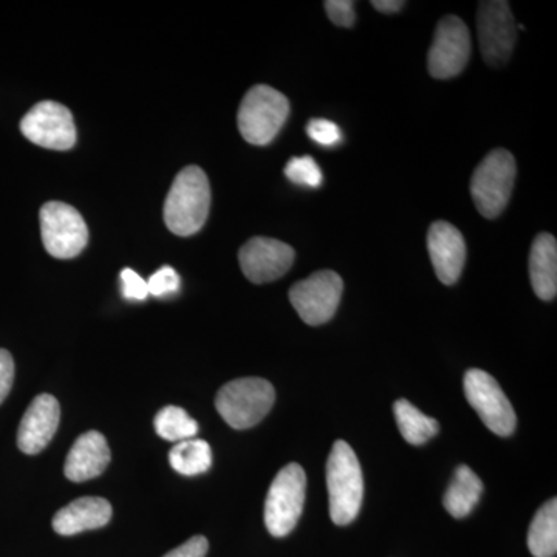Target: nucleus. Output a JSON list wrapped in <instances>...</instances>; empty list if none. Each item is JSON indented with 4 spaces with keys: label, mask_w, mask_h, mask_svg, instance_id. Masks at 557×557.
I'll list each match as a JSON object with an SVG mask.
<instances>
[{
    "label": "nucleus",
    "mask_w": 557,
    "mask_h": 557,
    "mask_svg": "<svg viewBox=\"0 0 557 557\" xmlns=\"http://www.w3.org/2000/svg\"><path fill=\"white\" fill-rule=\"evenodd\" d=\"M276 401L273 384L263 379L230 381L215 397V409L233 429H249L263 420Z\"/></svg>",
    "instance_id": "20e7f679"
},
{
    "label": "nucleus",
    "mask_w": 557,
    "mask_h": 557,
    "mask_svg": "<svg viewBox=\"0 0 557 557\" xmlns=\"http://www.w3.org/2000/svg\"><path fill=\"white\" fill-rule=\"evenodd\" d=\"M21 131L28 141L40 148L69 150L75 146L76 127L72 113L54 101H42L21 121Z\"/></svg>",
    "instance_id": "f8f14e48"
},
{
    "label": "nucleus",
    "mask_w": 557,
    "mask_h": 557,
    "mask_svg": "<svg viewBox=\"0 0 557 557\" xmlns=\"http://www.w3.org/2000/svg\"><path fill=\"white\" fill-rule=\"evenodd\" d=\"M108 440L98 431H89L73 443L65 458L64 474L72 482L81 483L97 479L110 463Z\"/></svg>",
    "instance_id": "dca6fc26"
},
{
    "label": "nucleus",
    "mask_w": 557,
    "mask_h": 557,
    "mask_svg": "<svg viewBox=\"0 0 557 557\" xmlns=\"http://www.w3.org/2000/svg\"><path fill=\"white\" fill-rule=\"evenodd\" d=\"M307 475L298 463H289L278 471L265 498L267 530L271 536L285 537L298 525L306 502Z\"/></svg>",
    "instance_id": "423d86ee"
},
{
    "label": "nucleus",
    "mask_w": 557,
    "mask_h": 557,
    "mask_svg": "<svg viewBox=\"0 0 557 557\" xmlns=\"http://www.w3.org/2000/svg\"><path fill=\"white\" fill-rule=\"evenodd\" d=\"M471 33L467 24L457 16L443 17L429 49V73L437 79L460 75L471 57Z\"/></svg>",
    "instance_id": "9b49d317"
},
{
    "label": "nucleus",
    "mask_w": 557,
    "mask_h": 557,
    "mask_svg": "<svg viewBox=\"0 0 557 557\" xmlns=\"http://www.w3.org/2000/svg\"><path fill=\"white\" fill-rule=\"evenodd\" d=\"M394 413L399 434L410 445H424V443L438 434V421L432 417L424 416L408 399H398L394 405Z\"/></svg>",
    "instance_id": "412c9836"
},
{
    "label": "nucleus",
    "mask_w": 557,
    "mask_h": 557,
    "mask_svg": "<svg viewBox=\"0 0 557 557\" xmlns=\"http://www.w3.org/2000/svg\"><path fill=\"white\" fill-rule=\"evenodd\" d=\"M343 278L330 270L318 271L289 288V302L309 325H322L335 317L343 298Z\"/></svg>",
    "instance_id": "6e6552de"
},
{
    "label": "nucleus",
    "mask_w": 557,
    "mask_h": 557,
    "mask_svg": "<svg viewBox=\"0 0 557 557\" xmlns=\"http://www.w3.org/2000/svg\"><path fill=\"white\" fill-rule=\"evenodd\" d=\"M112 515V505L106 498L81 497L60 509L51 525L61 536H75L108 525Z\"/></svg>",
    "instance_id": "f3484780"
},
{
    "label": "nucleus",
    "mask_w": 557,
    "mask_h": 557,
    "mask_svg": "<svg viewBox=\"0 0 557 557\" xmlns=\"http://www.w3.org/2000/svg\"><path fill=\"white\" fill-rule=\"evenodd\" d=\"M327 487L330 518L333 523L346 527L361 511L364 479L355 450L344 440L333 445L327 460Z\"/></svg>",
    "instance_id": "f03ea898"
},
{
    "label": "nucleus",
    "mask_w": 557,
    "mask_h": 557,
    "mask_svg": "<svg viewBox=\"0 0 557 557\" xmlns=\"http://www.w3.org/2000/svg\"><path fill=\"white\" fill-rule=\"evenodd\" d=\"M482 493L483 483L479 475L467 465H460L446 490L443 505L453 518L463 519L471 515Z\"/></svg>",
    "instance_id": "6ab92c4d"
},
{
    "label": "nucleus",
    "mask_w": 557,
    "mask_h": 557,
    "mask_svg": "<svg viewBox=\"0 0 557 557\" xmlns=\"http://www.w3.org/2000/svg\"><path fill=\"white\" fill-rule=\"evenodd\" d=\"M285 175L289 182L306 188H319L322 183L321 168L310 156L293 157L285 166Z\"/></svg>",
    "instance_id": "b1692460"
},
{
    "label": "nucleus",
    "mask_w": 557,
    "mask_h": 557,
    "mask_svg": "<svg viewBox=\"0 0 557 557\" xmlns=\"http://www.w3.org/2000/svg\"><path fill=\"white\" fill-rule=\"evenodd\" d=\"M307 134L314 143H318L319 146H325V148L339 145L341 139H343V132L339 127L333 121L324 119L311 120L307 124Z\"/></svg>",
    "instance_id": "393cba45"
},
{
    "label": "nucleus",
    "mask_w": 557,
    "mask_h": 557,
    "mask_svg": "<svg viewBox=\"0 0 557 557\" xmlns=\"http://www.w3.org/2000/svg\"><path fill=\"white\" fill-rule=\"evenodd\" d=\"M406 5V2H401V0H373L372 7L380 13H398L403 7Z\"/></svg>",
    "instance_id": "7c9ffc66"
},
{
    "label": "nucleus",
    "mask_w": 557,
    "mask_h": 557,
    "mask_svg": "<svg viewBox=\"0 0 557 557\" xmlns=\"http://www.w3.org/2000/svg\"><path fill=\"white\" fill-rule=\"evenodd\" d=\"M289 115L285 95L270 86H255L242 100L237 124L242 137L256 146L270 145Z\"/></svg>",
    "instance_id": "39448f33"
},
{
    "label": "nucleus",
    "mask_w": 557,
    "mask_h": 557,
    "mask_svg": "<svg viewBox=\"0 0 557 557\" xmlns=\"http://www.w3.org/2000/svg\"><path fill=\"white\" fill-rule=\"evenodd\" d=\"M60 420V401L53 395L42 394L33 399L17 431V446L22 453L36 456L46 449L57 434Z\"/></svg>",
    "instance_id": "2eb2a0df"
},
{
    "label": "nucleus",
    "mask_w": 557,
    "mask_h": 557,
    "mask_svg": "<svg viewBox=\"0 0 557 557\" xmlns=\"http://www.w3.org/2000/svg\"><path fill=\"white\" fill-rule=\"evenodd\" d=\"M480 50L494 67L507 64L518 39V25L505 0L480 2L478 13Z\"/></svg>",
    "instance_id": "9d476101"
},
{
    "label": "nucleus",
    "mask_w": 557,
    "mask_h": 557,
    "mask_svg": "<svg viewBox=\"0 0 557 557\" xmlns=\"http://www.w3.org/2000/svg\"><path fill=\"white\" fill-rule=\"evenodd\" d=\"M330 21L338 27L350 28L355 24V2L350 0H327L324 2Z\"/></svg>",
    "instance_id": "cd10ccee"
},
{
    "label": "nucleus",
    "mask_w": 557,
    "mask_h": 557,
    "mask_svg": "<svg viewBox=\"0 0 557 557\" xmlns=\"http://www.w3.org/2000/svg\"><path fill=\"white\" fill-rule=\"evenodd\" d=\"M528 548L534 557H555L557 553V500L552 498L534 516L528 531Z\"/></svg>",
    "instance_id": "aec40b11"
},
{
    "label": "nucleus",
    "mask_w": 557,
    "mask_h": 557,
    "mask_svg": "<svg viewBox=\"0 0 557 557\" xmlns=\"http://www.w3.org/2000/svg\"><path fill=\"white\" fill-rule=\"evenodd\" d=\"M516 174L515 157L507 149L493 150L475 168L471 196L483 218L496 219L505 211L515 189Z\"/></svg>",
    "instance_id": "7ed1b4c3"
},
{
    "label": "nucleus",
    "mask_w": 557,
    "mask_h": 557,
    "mask_svg": "<svg viewBox=\"0 0 557 557\" xmlns=\"http://www.w3.org/2000/svg\"><path fill=\"white\" fill-rule=\"evenodd\" d=\"M211 207L207 174L197 166L185 168L164 201V222L177 236L188 237L203 228Z\"/></svg>",
    "instance_id": "f257e3e1"
},
{
    "label": "nucleus",
    "mask_w": 557,
    "mask_h": 557,
    "mask_svg": "<svg viewBox=\"0 0 557 557\" xmlns=\"http://www.w3.org/2000/svg\"><path fill=\"white\" fill-rule=\"evenodd\" d=\"M170 463L174 471L186 478L205 474L212 467L211 446L205 440H183L171 449Z\"/></svg>",
    "instance_id": "4be33fe9"
},
{
    "label": "nucleus",
    "mask_w": 557,
    "mask_h": 557,
    "mask_svg": "<svg viewBox=\"0 0 557 557\" xmlns=\"http://www.w3.org/2000/svg\"><path fill=\"white\" fill-rule=\"evenodd\" d=\"M153 426L159 437L166 442H183L194 438L199 432V424L189 417L185 409L177 406H166L160 410L153 420Z\"/></svg>",
    "instance_id": "5701e85b"
},
{
    "label": "nucleus",
    "mask_w": 557,
    "mask_h": 557,
    "mask_svg": "<svg viewBox=\"0 0 557 557\" xmlns=\"http://www.w3.org/2000/svg\"><path fill=\"white\" fill-rule=\"evenodd\" d=\"M39 220L44 247L53 258H76L86 248L89 230L75 208L62 201H49L40 209Z\"/></svg>",
    "instance_id": "0eeeda50"
},
{
    "label": "nucleus",
    "mask_w": 557,
    "mask_h": 557,
    "mask_svg": "<svg viewBox=\"0 0 557 557\" xmlns=\"http://www.w3.org/2000/svg\"><path fill=\"white\" fill-rule=\"evenodd\" d=\"M530 277L539 299L553 300L557 295V242L548 233L539 234L530 255Z\"/></svg>",
    "instance_id": "a211bd4d"
},
{
    "label": "nucleus",
    "mask_w": 557,
    "mask_h": 557,
    "mask_svg": "<svg viewBox=\"0 0 557 557\" xmlns=\"http://www.w3.org/2000/svg\"><path fill=\"white\" fill-rule=\"evenodd\" d=\"M14 381V361L9 350L0 348V405L9 397Z\"/></svg>",
    "instance_id": "c85d7f7f"
},
{
    "label": "nucleus",
    "mask_w": 557,
    "mask_h": 557,
    "mask_svg": "<svg viewBox=\"0 0 557 557\" xmlns=\"http://www.w3.org/2000/svg\"><path fill=\"white\" fill-rule=\"evenodd\" d=\"M208 548L207 537L194 536L163 557H207Z\"/></svg>",
    "instance_id": "c756f323"
},
{
    "label": "nucleus",
    "mask_w": 557,
    "mask_h": 557,
    "mask_svg": "<svg viewBox=\"0 0 557 557\" xmlns=\"http://www.w3.org/2000/svg\"><path fill=\"white\" fill-rule=\"evenodd\" d=\"M178 288L180 276L177 271L171 269V267H163L156 274H152L148 281L149 295L156 296V298H163V296L177 293Z\"/></svg>",
    "instance_id": "a878e982"
},
{
    "label": "nucleus",
    "mask_w": 557,
    "mask_h": 557,
    "mask_svg": "<svg viewBox=\"0 0 557 557\" xmlns=\"http://www.w3.org/2000/svg\"><path fill=\"white\" fill-rule=\"evenodd\" d=\"M240 269L252 284H269L288 273L295 262V249L284 242L255 237L239 251Z\"/></svg>",
    "instance_id": "ddd939ff"
},
{
    "label": "nucleus",
    "mask_w": 557,
    "mask_h": 557,
    "mask_svg": "<svg viewBox=\"0 0 557 557\" xmlns=\"http://www.w3.org/2000/svg\"><path fill=\"white\" fill-rule=\"evenodd\" d=\"M463 387L469 405L479 413L491 432L500 437H508L515 432L518 423L515 409L490 373L480 369L468 370Z\"/></svg>",
    "instance_id": "1a4fd4ad"
},
{
    "label": "nucleus",
    "mask_w": 557,
    "mask_h": 557,
    "mask_svg": "<svg viewBox=\"0 0 557 557\" xmlns=\"http://www.w3.org/2000/svg\"><path fill=\"white\" fill-rule=\"evenodd\" d=\"M428 249L440 282L456 284L467 262V242L460 231L443 220L432 223L428 233Z\"/></svg>",
    "instance_id": "4468645a"
},
{
    "label": "nucleus",
    "mask_w": 557,
    "mask_h": 557,
    "mask_svg": "<svg viewBox=\"0 0 557 557\" xmlns=\"http://www.w3.org/2000/svg\"><path fill=\"white\" fill-rule=\"evenodd\" d=\"M120 278L124 298L129 300H145L148 298V281L135 273L134 270L124 269L121 271Z\"/></svg>",
    "instance_id": "bb28decb"
}]
</instances>
